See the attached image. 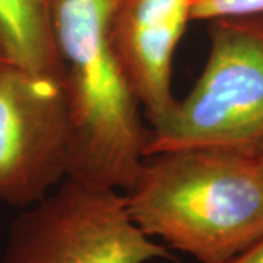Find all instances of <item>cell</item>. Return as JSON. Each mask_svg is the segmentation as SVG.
I'll use <instances>...</instances> for the list:
<instances>
[{"label": "cell", "mask_w": 263, "mask_h": 263, "mask_svg": "<svg viewBox=\"0 0 263 263\" xmlns=\"http://www.w3.org/2000/svg\"><path fill=\"white\" fill-rule=\"evenodd\" d=\"M133 222L197 263H224L263 235L257 148L189 146L143 158L126 193Z\"/></svg>", "instance_id": "6da1fadb"}, {"label": "cell", "mask_w": 263, "mask_h": 263, "mask_svg": "<svg viewBox=\"0 0 263 263\" xmlns=\"http://www.w3.org/2000/svg\"><path fill=\"white\" fill-rule=\"evenodd\" d=\"M224 263H263V235L241 253Z\"/></svg>", "instance_id": "9c48e42d"}, {"label": "cell", "mask_w": 263, "mask_h": 263, "mask_svg": "<svg viewBox=\"0 0 263 263\" xmlns=\"http://www.w3.org/2000/svg\"><path fill=\"white\" fill-rule=\"evenodd\" d=\"M257 13H263V0H195L192 6V21Z\"/></svg>", "instance_id": "ba28073f"}, {"label": "cell", "mask_w": 263, "mask_h": 263, "mask_svg": "<svg viewBox=\"0 0 263 263\" xmlns=\"http://www.w3.org/2000/svg\"><path fill=\"white\" fill-rule=\"evenodd\" d=\"M0 35L13 65L31 73L62 78L48 0H0Z\"/></svg>", "instance_id": "52a82bcc"}, {"label": "cell", "mask_w": 263, "mask_h": 263, "mask_svg": "<svg viewBox=\"0 0 263 263\" xmlns=\"http://www.w3.org/2000/svg\"><path fill=\"white\" fill-rule=\"evenodd\" d=\"M257 155H259V160L262 162V167H263V141L262 143L259 145V148H257Z\"/></svg>", "instance_id": "8fae6325"}, {"label": "cell", "mask_w": 263, "mask_h": 263, "mask_svg": "<svg viewBox=\"0 0 263 263\" xmlns=\"http://www.w3.org/2000/svg\"><path fill=\"white\" fill-rule=\"evenodd\" d=\"M73 129L62 78L0 73V200L28 208L69 177Z\"/></svg>", "instance_id": "5b68a950"}, {"label": "cell", "mask_w": 263, "mask_h": 263, "mask_svg": "<svg viewBox=\"0 0 263 263\" xmlns=\"http://www.w3.org/2000/svg\"><path fill=\"white\" fill-rule=\"evenodd\" d=\"M123 0H48L51 34L73 129L67 179L127 192L148 129L114 44Z\"/></svg>", "instance_id": "7a4b0ae2"}, {"label": "cell", "mask_w": 263, "mask_h": 263, "mask_svg": "<svg viewBox=\"0 0 263 263\" xmlns=\"http://www.w3.org/2000/svg\"><path fill=\"white\" fill-rule=\"evenodd\" d=\"M195 0H123L114 44L133 92L149 123L176 101L173 60L192 21Z\"/></svg>", "instance_id": "8992f818"}, {"label": "cell", "mask_w": 263, "mask_h": 263, "mask_svg": "<svg viewBox=\"0 0 263 263\" xmlns=\"http://www.w3.org/2000/svg\"><path fill=\"white\" fill-rule=\"evenodd\" d=\"M206 65L183 100L151 124L145 157L189 146L263 141V13L209 21Z\"/></svg>", "instance_id": "3957f363"}, {"label": "cell", "mask_w": 263, "mask_h": 263, "mask_svg": "<svg viewBox=\"0 0 263 263\" xmlns=\"http://www.w3.org/2000/svg\"><path fill=\"white\" fill-rule=\"evenodd\" d=\"M12 65H13V63H12V60H10L8 48L5 46V41H3V38L0 35V73Z\"/></svg>", "instance_id": "30bf717a"}, {"label": "cell", "mask_w": 263, "mask_h": 263, "mask_svg": "<svg viewBox=\"0 0 263 263\" xmlns=\"http://www.w3.org/2000/svg\"><path fill=\"white\" fill-rule=\"evenodd\" d=\"M173 260L133 222L119 190L65 179L10 222L0 263H151Z\"/></svg>", "instance_id": "277c9868"}]
</instances>
